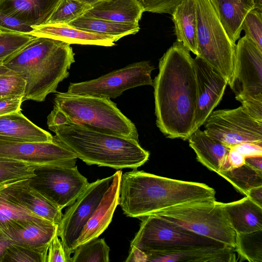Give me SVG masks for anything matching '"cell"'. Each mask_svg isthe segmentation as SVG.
Masks as SVG:
<instances>
[{
    "instance_id": "cell-49",
    "label": "cell",
    "mask_w": 262,
    "mask_h": 262,
    "mask_svg": "<svg viewBox=\"0 0 262 262\" xmlns=\"http://www.w3.org/2000/svg\"><path fill=\"white\" fill-rule=\"evenodd\" d=\"M77 1H80L81 2L85 3L86 4H89L91 6H92V5H94L95 4H96L99 2L102 1L103 0H77Z\"/></svg>"
},
{
    "instance_id": "cell-6",
    "label": "cell",
    "mask_w": 262,
    "mask_h": 262,
    "mask_svg": "<svg viewBox=\"0 0 262 262\" xmlns=\"http://www.w3.org/2000/svg\"><path fill=\"white\" fill-rule=\"evenodd\" d=\"M221 203L215 200L192 202L172 206L155 215L185 230L235 248L236 233Z\"/></svg>"
},
{
    "instance_id": "cell-25",
    "label": "cell",
    "mask_w": 262,
    "mask_h": 262,
    "mask_svg": "<svg viewBox=\"0 0 262 262\" xmlns=\"http://www.w3.org/2000/svg\"><path fill=\"white\" fill-rule=\"evenodd\" d=\"M28 179L0 184V226L14 220H44L27 209L20 201V191Z\"/></svg>"
},
{
    "instance_id": "cell-5",
    "label": "cell",
    "mask_w": 262,
    "mask_h": 262,
    "mask_svg": "<svg viewBox=\"0 0 262 262\" xmlns=\"http://www.w3.org/2000/svg\"><path fill=\"white\" fill-rule=\"evenodd\" d=\"M54 102L73 123L96 132L138 141L134 123L111 99L57 92Z\"/></svg>"
},
{
    "instance_id": "cell-37",
    "label": "cell",
    "mask_w": 262,
    "mask_h": 262,
    "mask_svg": "<svg viewBox=\"0 0 262 262\" xmlns=\"http://www.w3.org/2000/svg\"><path fill=\"white\" fill-rule=\"evenodd\" d=\"M34 37L27 34L0 32V63L21 49Z\"/></svg>"
},
{
    "instance_id": "cell-12",
    "label": "cell",
    "mask_w": 262,
    "mask_h": 262,
    "mask_svg": "<svg viewBox=\"0 0 262 262\" xmlns=\"http://www.w3.org/2000/svg\"><path fill=\"white\" fill-rule=\"evenodd\" d=\"M203 125L208 136L229 148L244 142L262 145V121L252 117L242 105L213 111Z\"/></svg>"
},
{
    "instance_id": "cell-18",
    "label": "cell",
    "mask_w": 262,
    "mask_h": 262,
    "mask_svg": "<svg viewBox=\"0 0 262 262\" xmlns=\"http://www.w3.org/2000/svg\"><path fill=\"white\" fill-rule=\"evenodd\" d=\"M235 248L230 246H193L175 251L143 253V261L234 262Z\"/></svg>"
},
{
    "instance_id": "cell-27",
    "label": "cell",
    "mask_w": 262,
    "mask_h": 262,
    "mask_svg": "<svg viewBox=\"0 0 262 262\" xmlns=\"http://www.w3.org/2000/svg\"><path fill=\"white\" fill-rule=\"evenodd\" d=\"M171 15L177 41L181 42L196 56L197 20L195 0H183Z\"/></svg>"
},
{
    "instance_id": "cell-16",
    "label": "cell",
    "mask_w": 262,
    "mask_h": 262,
    "mask_svg": "<svg viewBox=\"0 0 262 262\" xmlns=\"http://www.w3.org/2000/svg\"><path fill=\"white\" fill-rule=\"evenodd\" d=\"M58 225L46 220H14L0 226L12 244L41 251H48L49 245L57 233Z\"/></svg>"
},
{
    "instance_id": "cell-48",
    "label": "cell",
    "mask_w": 262,
    "mask_h": 262,
    "mask_svg": "<svg viewBox=\"0 0 262 262\" xmlns=\"http://www.w3.org/2000/svg\"><path fill=\"white\" fill-rule=\"evenodd\" d=\"M253 9L262 11V0H252Z\"/></svg>"
},
{
    "instance_id": "cell-3",
    "label": "cell",
    "mask_w": 262,
    "mask_h": 262,
    "mask_svg": "<svg viewBox=\"0 0 262 262\" xmlns=\"http://www.w3.org/2000/svg\"><path fill=\"white\" fill-rule=\"evenodd\" d=\"M74 55L68 43L35 36L3 63L26 81L24 101L42 102L56 93L59 83L68 77Z\"/></svg>"
},
{
    "instance_id": "cell-40",
    "label": "cell",
    "mask_w": 262,
    "mask_h": 262,
    "mask_svg": "<svg viewBox=\"0 0 262 262\" xmlns=\"http://www.w3.org/2000/svg\"><path fill=\"white\" fill-rule=\"evenodd\" d=\"M32 26L24 23L16 17L0 12V32L30 34Z\"/></svg>"
},
{
    "instance_id": "cell-35",
    "label": "cell",
    "mask_w": 262,
    "mask_h": 262,
    "mask_svg": "<svg viewBox=\"0 0 262 262\" xmlns=\"http://www.w3.org/2000/svg\"><path fill=\"white\" fill-rule=\"evenodd\" d=\"M26 81L16 72L0 63V98L24 96Z\"/></svg>"
},
{
    "instance_id": "cell-11",
    "label": "cell",
    "mask_w": 262,
    "mask_h": 262,
    "mask_svg": "<svg viewBox=\"0 0 262 262\" xmlns=\"http://www.w3.org/2000/svg\"><path fill=\"white\" fill-rule=\"evenodd\" d=\"M154 69L148 61L136 62L96 79L71 83L67 92L76 95L116 98L128 89L142 85H152L151 74Z\"/></svg>"
},
{
    "instance_id": "cell-31",
    "label": "cell",
    "mask_w": 262,
    "mask_h": 262,
    "mask_svg": "<svg viewBox=\"0 0 262 262\" xmlns=\"http://www.w3.org/2000/svg\"><path fill=\"white\" fill-rule=\"evenodd\" d=\"M235 250L244 260L262 262V230L250 233H236Z\"/></svg>"
},
{
    "instance_id": "cell-15",
    "label": "cell",
    "mask_w": 262,
    "mask_h": 262,
    "mask_svg": "<svg viewBox=\"0 0 262 262\" xmlns=\"http://www.w3.org/2000/svg\"><path fill=\"white\" fill-rule=\"evenodd\" d=\"M198 86V102L192 134L202 126L219 104L228 84L224 77L199 56L193 58Z\"/></svg>"
},
{
    "instance_id": "cell-10",
    "label": "cell",
    "mask_w": 262,
    "mask_h": 262,
    "mask_svg": "<svg viewBox=\"0 0 262 262\" xmlns=\"http://www.w3.org/2000/svg\"><path fill=\"white\" fill-rule=\"evenodd\" d=\"M228 85L242 105L262 102V51L246 35L235 45L233 75Z\"/></svg>"
},
{
    "instance_id": "cell-36",
    "label": "cell",
    "mask_w": 262,
    "mask_h": 262,
    "mask_svg": "<svg viewBox=\"0 0 262 262\" xmlns=\"http://www.w3.org/2000/svg\"><path fill=\"white\" fill-rule=\"evenodd\" d=\"M48 251H41L11 244L2 262H47Z\"/></svg>"
},
{
    "instance_id": "cell-1",
    "label": "cell",
    "mask_w": 262,
    "mask_h": 262,
    "mask_svg": "<svg viewBox=\"0 0 262 262\" xmlns=\"http://www.w3.org/2000/svg\"><path fill=\"white\" fill-rule=\"evenodd\" d=\"M156 124L168 138L186 140L192 134L198 102L193 58L176 41L160 59L155 78Z\"/></svg>"
},
{
    "instance_id": "cell-39",
    "label": "cell",
    "mask_w": 262,
    "mask_h": 262,
    "mask_svg": "<svg viewBox=\"0 0 262 262\" xmlns=\"http://www.w3.org/2000/svg\"><path fill=\"white\" fill-rule=\"evenodd\" d=\"M144 12L171 15L183 0H138Z\"/></svg>"
},
{
    "instance_id": "cell-29",
    "label": "cell",
    "mask_w": 262,
    "mask_h": 262,
    "mask_svg": "<svg viewBox=\"0 0 262 262\" xmlns=\"http://www.w3.org/2000/svg\"><path fill=\"white\" fill-rule=\"evenodd\" d=\"M68 25L84 31L121 38L128 35L135 34L140 30L139 25L120 23L83 15Z\"/></svg>"
},
{
    "instance_id": "cell-4",
    "label": "cell",
    "mask_w": 262,
    "mask_h": 262,
    "mask_svg": "<svg viewBox=\"0 0 262 262\" xmlns=\"http://www.w3.org/2000/svg\"><path fill=\"white\" fill-rule=\"evenodd\" d=\"M66 118L64 123L48 126L55 134L53 140L68 148L86 164L116 169H135L148 160L149 153L138 141L96 132Z\"/></svg>"
},
{
    "instance_id": "cell-44",
    "label": "cell",
    "mask_w": 262,
    "mask_h": 262,
    "mask_svg": "<svg viewBox=\"0 0 262 262\" xmlns=\"http://www.w3.org/2000/svg\"><path fill=\"white\" fill-rule=\"evenodd\" d=\"M245 164V157L235 149L230 148L227 155L225 170L239 167Z\"/></svg>"
},
{
    "instance_id": "cell-9",
    "label": "cell",
    "mask_w": 262,
    "mask_h": 262,
    "mask_svg": "<svg viewBox=\"0 0 262 262\" xmlns=\"http://www.w3.org/2000/svg\"><path fill=\"white\" fill-rule=\"evenodd\" d=\"M29 184L60 209L71 205L89 184L76 164L54 165L35 169Z\"/></svg>"
},
{
    "instance_id": "cell-24",
    "label": "cell",
    "mask_w": 262,
    "mask_h": 262,
    "mask_svg": "<svg viewBox=\"0 0 262 262\" xmlns=\"http://www.w3.org/2000/svg\"><path fill=\"white\" fill-rule=\"evenodd\" d=\"M195 152L197 160L217 174L223 170L230 148L208 136L204 130L196 129L187 139Z\"/></svg>"
},
{
    "instance_id": "cell-34",
    "label": "cell",
    "mask_w": 262,
    "mask_h": 262,
    "mask_svg": "<svg viewBox=\"0 0 262 262\" xmlns=\"http://www.w3.org/2000/svg\"><path fill=\"white\" fill-rule=\"evenodd\" d=\"M35 168L26 163L0 157V184L30 179Z\"/></svg>"
},
{
    "instance_id": "cell-21",
    "label": "cell",
    "mask_w": 262,
    "mask_h": 262,
    "mask_svg": "<svg viewBox=\"0 0 262 262\" xmlns=\"http://www.w3.org/2000/svg\"><path fill=\"white\" fill-rule=\"evenodd\" d=\"M0 138L31 142L53 140L50 133L34 124L21 111L0 116Z\"/></svg>"
},
{
    "instance_id": "cell-14",
    "label": "cell",
    "mask_w": 262,
    "mask_h": 262,
    "mask_svg": "<svg viewBox=\"0 0 262 262\" xmlns=\"http://www.w3.org/2000/svg\"><path fill=\"white\" fill-rule=\"evenodd\" d=\"M0 157L27 164L35 168L76 164L77 158L68 148L53 140L31 142L0 138Z\"/></svg>"
},
{
    "instance_id": "cell-22",
    "label": "cell",
    "mask_w": 262,
    "mask_h": 262,
    "mask_svg": "<svg viewBox=\"0 0 262 262\" xmlns=\"http://www.w3.org/2000/svg\"><path fill=\"white\" fill-rule=\"evenodd\" d=\"M221 205L236 233H250L262 230V207L248 196Z\"/></svg>"
},
{
    "instance_id": "cell-41",
    "label": "cell",
    "mask_w": 262,
    "mask_h": 262,
    "mask_svg": "<svg viewBox=\"0 0 262 262\" xmlns=\"http://www.w3.org/2000/svg\"><path fill=\"white\" fill-rule=\"evenodd\" d=\"M47 262H71L57 233L52 238L49 245Z\"/></svg>"
},
{
    "instance_id": "cell-33",
    "label": "cell",
    "mask_w": 262,
    "mask_h": 262,
    "mask_svg": "<svg viewBox=\"0 0 262 262\" xmlns=\"http://www.w3.org/2000/svg\"><path fill=\"white\" fill-rule=\"evenodd\" d=\"M91 7L77 0H60L46 24H68L83 15Z\"/></svg>"
},
{
    "instance_id": "cell-30",
    "label": "cell",
    "mask_w": 262,
    "mask_h": 262,
    "mask_svg": "<svg viewBox=\"0 0 262 262\" xmlns=\"http://www.w3.org/2000/svg\"><path fill=\"white\" fill-rule=\"evenodd\" d=\"M218 174L245 196L251 188L262 186V171L255 169L246 164L220 171Z\"/></svg>"
},
{
    "instance_id": "cell-19",
    "label": "cell",
    "mask_w": 262,
    "mask_h": 262,
    "mask_svg": "<svg viewBox=\"0 0 262 262\" xmlns=\"http://www.w3.org/2000/svg\"><path fill=\"white\" fill-rule=\"evenodd\" d=\"M30 35L60 40L70 45L80 44L112 47L119 36L86 31L64 24H46L32 26Z\"/></svg>"
},
{
    "instance_id": "cell-2",
    "label": "cell",
    "mask_w": 262,
    "mask_h": 262,
    "mask_svg": "<svg viewBox=\"0 0 262 262\" xmlns=\"http://www.w3.org/2000/svg\"><path fill=\"white\" fill-rule=\"evenodd\" d=\"M134 169L122 174L118 205L127 216L141 219L174 206L215 200L205 184L170 179Z\"/></svg>"
},
{
    "instance_id": "cell-43",
    "label": "cell",
    "mask_w": 262,
    "mask_h": 262,
    "mask_svg": "<svg viewBox=\"0 0 262 262\" xmlns=\"http://www.w3.org/2000/svg\"><path fill=\"white\" fill-rule=\"evenodd\" d=\"M232 148L246 157L262 156V145L253 143L244 142L235 145Z\"/></svg>"
},
{
    "instance_id": "cell-28",
    "label": "cell",
    "mask_w": 262,
    "mask_h": 262,
    "mask_svg": "<svg viewBox=\"0 0 262 262\" xmlns=\"http://www.w3.org/2000/svg\"><path fill=\"white\" fill-rule=\"evenodd\" d=\"M21 204L31 212L44 220L59 225L63 214L53 202L29 184V179L19 192Z\"/></svg>"
},
{
    "instance_id": "cell-45",
    "label": "cell",
    "mask_w": 262,
    "mask_h": 262,
    "mask_svg": "<svg viewBox=\"0 0 262 262\" xmlns=\"http://www.w3.org/2000/svg\"><path fill=\"white\" fill-rule=\"evenodd\" d=\"M246 196L259 207H262V186L251 188Z\"/></svg>"
},
{
    "instance_id": "cell-8",
    "label": "cell",
    "mask_w": 262,
    "mask_h": 262,
    "mask_svg": "<svg viewBox=\"0 0 262 262\" xmlns=\"http://www.w3.org/2000/svg\"><path fill=\"white\" fill-rule=\"evenodd\" d=\"M140 220L139 229L131 241L130 248L145 254L181 251L193 246H227L176 226L158 215Z\"/></svg>"
},
{
    "instance_id": "cell-13",
    "label": "cell",
    "mask_w": 262,
    "mask_h": 262,
    "mask_svg": "<svg viewBox=\"0 0 262 262\" xmlns=\"http://www.w3.org/2000/svg\"><path fill=\"white\" fill-rule=\"evenodd\" d=\"M113 174L89 183L76 201L62 215L57 234L68 257L76 249V242L104 193L110 186Z\"/></svg>"
},
{
    "instance_id": "cell-32",
    "label": "cell",
    "mask_w": 262,
    "mask_h": 262,
    "mask_svg": "<svg viewBox=\"0 0 262 262\" xmlns=\"http://www.w3.org/2000/svg\"><path fill=\"white\" fill-rule=\"evenodd\" d=\"M109 253L104 239L97 237L77 247L71 262H108Z\"/></svg>"
},
{
    "instance_id": "cell-50",
    "label": "cell",
    "mask_w": 262,
    "mask_h": 262,
    "mask_svg": "<svg viewBox=\"0 0 262 262\" xmlns=\"http://www.w3.org/2000/svg\"><path fill=\"white\" fill-rule=\"evenodd\" d=\"M1 1V0H0Z\"/></svg>"
},
{
    "instance_id": "cell-38",
    "label": "cell",
    "mask_w": 262,
    "mask_h": 262,
    "mask_svg": "<svg viewBox=\"0 0 262 262\" xmlns=\"http://www.w3.org/2000/svg\"><path fill=\"white\" fill-rule=\"evenodd\" d=\"M242 30L262 51V11L252 9L244 19L241 26Z\"/></svg>"
},
{
    "instance_id": "cell-47",
    "label": "cell",
    "mask_w": 262,
    "mask_h": 262,
    "mask_svg": "<svg viewBox=\"0 0 262 262\" xmlns=\"http://www.w3.org/2000/svg\"><path fill=\"white\" fill-rule=\"evenodd\" d=\"M245 164L255 169L262 171V156L246 157Z\"/></svg>"
},
{
    "instance_id": "cell-20",
    "label": "cell",
    "mask_w": 262,
    "mask_h": 262,
    "mask_svg": "<svg viewBox=\"0 0 262 262\" xmlns=\"http://www.w3.org/2000/svg\"><path fill=\"white\" fill-rule=\"evenodd\" d=\"M60 0H1L0 12L31 26L46 24Z\"/></svg>"
},
{
    "instance_id": "cell-23",
    "label": "cell",
    "mask_w": 262,
    "mask_h": 262,
    "mask_svg": "<svg viewBox=\"0 0 262 262\" xmlns=\"http://www.w3.org/2000/svg\"><path fill=\"white\" fill-rule=\"evenodd\" d=\"M143 9L138 0H103L83 15L112 21L139 25Z\"/></svg>"
},
{
    "instance_id": "cell-42",
    "label": "cell",
    "mask_w": 262,
    "mask_h": 262,
    "mask_svg": "<svg viewBox=\"0 0 262 262\" xmlns=\"http://www.w3.org/2000/svg\"><path fill=\"white\" fill-rule=\"evenodd\" d=\"M24 96H7L0 98V116L21 111Z\"/></svg>"
},
{
    "instance_id": "cell-26",
    "label": "cell",
    "mask_w": 262,
    "mask_h": 262,
    "mask_svg": "<svg viewBox=\"0 0 262 262\" xmlns=\"http://www.w3.org/2000/svg\"><path fill=\"white\" fill-rule=\"evenodd\" d=\"M228 37L234 44L239 38L242 24L253 9L252 0H210Z\"/></svg>"
},
{
    "instance_id": "cell-46",
    "label": "cell",
    "mask_w": 262,
    "mask_h": 262,
    "mask_svg": "<svg viewBox=\"0 0 262 262\" xmlns=\"http://www.w3.org/2000/svg\"><path fill=\"white\" fill-rule=\"evenodd\" d=\"M11 244V240L0 229V262H2L6 251Z\"/></svg>"
},
{
    "instance_id": "cell-17",
    "label": "cell",
    "mask_w": 262,
    "mask_h": 262,
    "mask_svg": "<svg viewBox=\"0 0 262 262\" xmlns=\"http://www.w3.org/2000/svg\"><path fill=\"white\" fill-rule=\"evenodd\" d=\"M122 174L120 170L113 174L110 186L83 228L76 242V248L98 237L110 225L118 205Z\"/></svg>"
},
{
    "instance_id": "cell-7",
    "label": "cell",
    "mask_w": 262,
    "mask_h": 262,
    "mask_svg": "<svg viewBox=\"0 0 262 262\" xmlns=\"http://www.w3.org/2000/svg\"><path fill=\"white\" fill-rule=\"evenodd\" d=\"M199 56L218 71L229 84L233 75L235 48L210 0H195Z\"/></svg>"
}]
</instances>
